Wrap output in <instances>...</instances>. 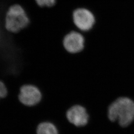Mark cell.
<instances>
[{
    "label": "cell",
    "mask_w": 134,
    "mask_h": 134,
    "mask_svg": "<svg viewBox=\"0 0 134 134\" xmlns=\"http://www.w3.org/2000/svg\"><path fill=\"white\" fill-rule=\"evenodd\" d=\"M66 116L70 124L78 127L87 124L89 118L85 107L77 104L72 105L67 110Z\"/></svg>",
    "instance_id": "8992f818"
},
{
    "label": "cell",
    "mask_w": 134,
    "mask_h": 134,
    "mask_svg": "<svg viewBox=\"0 0 134 134\" xmlns=\"http://www.w3.org/2000/svg\"><path fill=\"white\" fill-rule=\"evenodd\" d=\"M42 98V93L38 87L32 84H26L20 88L19 99L24 106L34 107L38 105Z\"/></svg>",
    "instance_id": "277c9868"
},
{
    "label": "cell",
    "mask_w": 134,
    "mask_h": 134,
    "mask_svg": "<svg viewBox=\"0 0 134 134\" xmlns=\"http://www.w3.org/2000/svg\"><path fill=\"white\" fill-rule=\"evenodd\" d=\"M8 89L5 83L0 80V100L5 98L8 95Z\"/></svg>",
    "instance_id": "ba28073f"
},
{
    "label": "cell",
    "mask_w": 134,
    "mask_h": 134,
    "mask_svg": "<svg viewBox=\"0 0 134 134\" xmlns=\"http://www.w3.org/2000/svg\"><path fill=\"white\" fill-rule=\"evenodd\" d=\"M37 134H59L56 125L50 121L40 123L36 129Z\"/></svg>",
    "instance_id": "52a82bcc"
},
{
    "label": "cell",
    "mask_w": 134,
    "mask_h": 134,
    "mask_svg": "<svg viewBox=\"0 0 134 134\" xmlns=\"http://www.w3.org/2000/svg\"><path fill=\"white\" fill-rule=\"evenodd\" d=\"M58 0H48V8L54 7L56 4Z\"/></svg>",
    "instance_id": "30bf717a"
},
{
    "label": "cell",
    "mask_w": 134,
    "mask_h": 134,
    "mask_svg": "<svg viewBox=\"0 0 134 134\" xmlns=\"http://www.w3.org/2000/svg\"><path fill=\"white\" fill-rule=\"evenodd\" d=\"M72 22L75 26L82 31L90 30L96 23L94 15L90 10L79 8L72 12Z\"/></svg>",
    "instance_id": "3957f363"
},
{
    "label": "cell",
    "mask_w": 134,
    "mask_h": 134,
    "mask_svg": "<svg viewBox=\"0 0 134 134\" xmlns=\"http://www.w3.org/2000/svg\"><path fill=\"white\" fill-rule=\"evenodd\" d=\"M85 42V38L81 33L75 30H70L63 38V46L68 53L76 54L83 49Z\"/></svg>",
    "instance_id": "5b68a950"
},
{
    "label": "cell",
    "mask_w": 134,
    "mask_h": 134,
    "mask_svg": "<svg viewBox=\"0 0 134 134\" xmlns=\"http://www.w3.org/2000/svg\"><path fill=\"white\" fill-rule=\"evenodd\" d=\"M30 23V19L26 10L19 4L10 5L5 13L4 27L9 33H19L28 27Z\"/></svg>",
    "instance_id": "7a4b0ae2"
},
{
    "label": "cell",
    "mask_w": 134,
    "mask_h": 134,
    "mask_svg": "<svg viewBox=\"0 0 134 134\" xmlns=\"http://www.w3.org/2000/svg\"><path fill=\"white\" fill-rule=\"evenodd\" d=\"M35 3L39 7L41 8H45L48 7V0H34Z\"/></svg>",
    "instance_id": "9c48e42d"
},
{
    "label": "cell",
    "mask_w": 134,
    "mask_h": 134,
    "mask_svg": "<svg viewBox=\"0 0 134 134\" xmlns=\"http://www.w3.org/2000/svg\"><path fill=\"white\" fill-rule=\"evenodd\" d=\"M108 117L112 122L126 127L134 120V102L128 97H121L113 102L108 107Z\"/></svg>",
    "instance_id": "6da1fadb"
}]
</instances>
